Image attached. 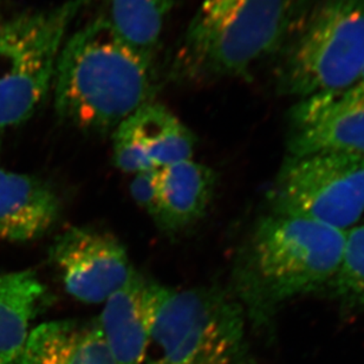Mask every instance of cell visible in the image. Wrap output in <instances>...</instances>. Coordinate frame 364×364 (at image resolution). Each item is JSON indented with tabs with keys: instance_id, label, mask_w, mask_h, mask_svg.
I'll return each mask as SVG.
<instances>
[{
	"instance_id": "obj_18",
	"label": "cell",
	"mask_w": 364,
	"mask_h": 364,
	"mask_svg": "<svg viewBox=\"0 0 364 364\" xmlns=\"http://www.w3.org/2000/svg\"><path fill=\"white\" fill-rule=\"evenodd\" d=\"M159 169H148L134 174L130 194L135 203L155 220L159 212Z\"/></svg>"
},
{
	"instance_id": "obj_16",
	"label": "cell",
	"mask_w": 364,
	"mask_h": 364,
	"mask_svg": "<svg viewBox=\"0 0 364 364\" xmlns=\"http://www.w3.org/2000/svg\"><path fill=\"white\" fill-rule=\"evenodd\" d=\"M178 0H108L105 18L112 28L142 53L155 57Z\"/></svg>"
},
{
	"instance_id": "obj_6",
	"label": "cell",
	"mask_w": 364,
	"mask_h": 364,
	"mask_svg": "<svg viewBox=\"0 0 364 364\" xmlns=\"http://www.w3.org/2000/svg\"><path fill=\"white\" fill-rule=\"evenodd\" d=\"M92 0H65L0 21V133L26 122L53 90L68 32Z\"/></svg>"
},
{
	"instance_id": "obj_19",
	"label": "cell",
	"mask_w": 364,
	"mask_h": 364,
	"mask_svg": "<svg viewBox=\"0 0 364 364\" xmlns=\"http://www.w3.org/2000/svg\"><path fill=\"white\" fill-rule=\"evenodd\" d=\"M328 95H333V96L338 98L342 102H346V103L364 105V68L358 80L354 82V85H351L349 88L341 91V92Z\"/></svg>"
},
{
	"instance_id": "obj_20",
	"label": "cell",
	"mask_w": 364,
	"mask_h": 364,
	"mask_svg": "<svg viewBox=\"0 0 364 364\" xmlns=\"http://www.w3.org/2000/svg\"><path fill=\"white\" fill-rule=\"evenodd\" d=\"M0 140H1V133H0Z\"/></svg>"
},
{
	"instance_id": "obj_4",
	"label": "cell",
	"mask_w": 364,
	"mask_h": 364,
	"mask_svg": "<svg viewBox=\"0 0 364 364\" xmlns=\"http://www.w3.org/2000/svg\"><path fill=\"white\" fill-rule=\"evenodd\" d=\"M142 364H251L247 318L230 289H169Z\"/></svg>"
},
{
	"instance_id": "obj_1",
	"label": "cell",
	"mask_w": 364,
	"mask_h": 364,
	"mask_svg": "<svg viewBox=\"0 0 364 364\" xmlns=\"http://www.w3.org/2000/svg\"><path fill=\"white\" fill-rule=\"evenodd\" d=\"M346 232L267 212L239 250L230 290L253 329L267 333L287 301L329 285L340 267Z\"/></svg>"
},
{
	"instance_id": "obj_5",
	"label": "cell",
	"mask_w": 364,
	"mask_h": 364,
	"mask_svg": "<svg viewBox=\"0 0 364 364\" xmlns=\"http://www.w3.org/2000/svg\"><path fill=\"white\" fill-rule=\"evenodd\" d=\"M280 64L278 89L299 100L349 88L364 68V0H323Z\"/></svg>"
},
{
	"instance_id": "obj_3",
	"label": "cell",
	"mask_w": 364,
	"mask_h": 364,
	"mask_svg": "<svg viewBox=\"0 0 364 364\" xmlns=\"http://www.w3.org/2000/svg\"><path fill=\"white\" fill-rule=\"evenodd\" d=\"M309 0H205L171 65L179 83L247 78L290 42Z\"/></svg>"
},
{
	"instance_id": "obj_9",
	"label": "cell",
	"mask_w": 364,
	"mask_h": 364,
	"mask_svg": "<svg viewBox=\"0 0 364 364\" xmlns=\"http://www.w3.org/2000/svg\"><path fill=\"white\" fill-rule=\"evenodd\" d=\"M114 162L119 171L136 174L192 159L196 137L166 105L149 102L112 133Z\"/></svg>"
},
{
	"instance_id": "obj_10",
	"label": "cell",
	"mask_w": 364,
	"mask_h": 364,
	"mask_svg": "<svg viewBox=\"0 0 364 364\" xmlns=\"http://www.w3.org/2000/svg\"><path fill=\"white\" fill-rule=\"evenodd\" d=\"M169 287L135 271L105 301L97 321L116 364H142L153 326Z\"/></svg>"
},
{
	"instance_id": "obj_2",
	"label": "cell",
	"mask_w": 364,
	"mask_h": 364,
	"mask_svg": "<svg viewBox=\"0 0 364 364\" xmlns=\"http://www.w3.org/2000/svg\"><path fill=\"white\" fill-rule=\"evenodd\" d=\"M155 57L130 46L105 17L68 36L57 60L53 105L68 124L114 133L158 90Z\"/></svg>"
},
{
	"instance_id": "obj_14",
	"label": "cell",
	"mask_w": 364,
	"mask_h": 364,
	"mask_svg": "<svg viewBox=\"0 0 364 364\" xmlns=\"http://www.w3.org/2000/svg\"><path fill=\"white\" fill-rule=\"evenodd\" d=\"M19 364H116L96 319H56L31 330Z\"/></svg>"
},
{
	"instance_id": "obj_15",
	"label": "cell",
	"mask_w": 364,
	"mask_h": 364,
	"mask_svg": "<svg viewBox=\"0 0 364 364\" xmlns=\"http://www.w3.org/2000/svg\"><path fill=\"white\" fill-rule=\"evenodd\" d=\"M48 289L30 270L0 273V364H19Z\"/></svg>"
},
{
	"instance_id": "obj_13",
	"label": "cell",
	"mask_w": 364,
	"mask_h": 364,
	"mask_svg": "<svg viewBox=\"0 0 364 364\" xmlns=\"http://www.w3.org/2000/svg\"><path fill=\"white\" fill-rule=\"evenodd\" d=\"M217 176L193 159L159 169V212L155 224L169 233L183 231L206 214Z\"/></svg>"
},
{
	"instance_id": "obj_7",
	"label": "cell",
	"mask_w": 364,
	"mask_h": 364,
	"mask_svg": "<svg viewBox=\"0 0 364 364\" xmlns=\"http://www.w3.org/2000/svg\"><path fill=\"white\" fill-rule=\"evenodd\" d=\"M269 210L347 232L364 213V158L289 155L269 194Z\"/></svg>"
},
{
	"instance_id": "obj_17",
	"label": "cell",
	"mask_w": 364,
	"mask_h": 364,
	"mask_svg": "<svg viewBox=\"0 0 364 364\" xmlns=\"http://www.w3.org/2000/svg\"><path fill=\"white\" fill-rule=\"evenodd\" d=\"M326 287L343 308L363 311L364 224L346 232L340 267Z\"/></svg>"
},
{
	"instance_id": "obj_8",
	"label": "cell",
	"mask_w": 364,
	"mask_h": 364,
	"mask_svg": "<svg viewBox=\"0 0 364 364\" xmlns=\"http://www.w3.org/2000/svg\"><path fill=\"white\" fill-rule=\"evenodd\" d=\"M49 260L68 294L85 304L105 303L136 271L115 235L87 226H73L57 235Z\"/></svg>"
},
{
	"instance_id": "obj_12",
	"label": "cell",
	"mask_w": 364,
	"mask_h": 364,
	"mask_svg": "<svg viewBox=\"0 0 364 364\" xmlns=\"http://www.w3.org/2000/svg\"><path fill=\"white\" fill-rule=\"evenodd\" d=\"M62 203L44 180L0 167V238L33 242L60 220Z\"/></svg>"
},
{
	"instance_id": "obj_11",
	"label": "cell",
	"mask_w": 364,
	"mask_h": 364,
	"mask_svg": "<svg viewBox=\"0 0 364 364\" xmlns=\"http://www.w3.org/2000/svg\"><path fill=\"white\" fill-rule=\"evenodd\" d=\"M287 148L292 156L329 151L364 158V105L333 95L299 100L291 110Z\"/></svg>"
}]
</instances>
